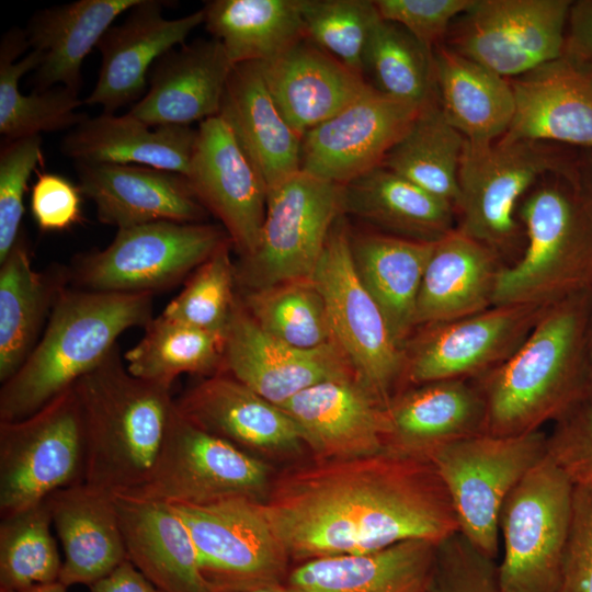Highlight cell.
Segmentation results:
<instances>
[{
    "label": "cell",
    "instance_id": "9",
    "mask_svg": "<svg viewBox=\"0 0 592 592\" xmlns=\"http://www.w3.org/2000/svg\"><path fill=\"white\" fill-rule=\"evenodd\" d=\"M86 439L73 387L33 414L0 421V516L84 482Z\"/></svg>",
    "mask_w": 592,
    "mask_h": 592
},
{
    "label": "cell",
    "instance_id": "21",
    "mask_svg": "<svg viewBox=\"0 0 592 592\" xmlns=\"http://www.w3.org/2000/svg\"><path fill=\"white\" fill-rule=\"evenodd\" d=\"M281 408L298 425L312 458L346 459L384 451L386 402L357 374L311 386Z\"/></svg>",
    "mask_w": 592,
    "mask_h": 592
},
{
    "label": "cell",
    "instance_id": "56",
    "mask_svg": "<svg viewBox=\"0 0 592 592\" xmlns=\"http://www.w3.org/2000/svg\"><path fill=\"white\" fill-rule=\"evenodd\" d=\"M592 405V317L584 350V400Z\"/></svg>",
    "mask_w": 592,
    "mask_h": 592
},
{
    "label": "cell",
    "instance_id": "22",
    "mask_svg": "<svg viewBox=\"0 0 592 592\" xmlns=\"http://www.w3.org/2000/svg\"><path fill=\"white\" fill-rule=\"evenodd\" d=\"M509 82L515 111L501 138L592 149V61L563 52Z\"/></svg>",
    "mask_w": 592,
    "mask_h": 592
},
{
    "label": "cell",
    "instance_id": "29",
    "mask_svg": "<svg viewBox=\"0 0 592 592\" xmlns=\"http://www.w3.org/2000/svg\"><path fill=\"white\" fill-rule=\"evenodd\" d=\"M127 559L162 592H212L197 551L173 504L114 494Z\"/></svg>",
    "mask_w": 592,
    "mask_h": 592
},
{
    "label": "cell",
    "instance_id": "18",
    "mask_svg": "<svg viewBox=\"0 0 592 592\" xmlns=\"http://www.w3.org/2000/svg\"><path fill=\"white\" fill-rule=\"evenodd\" d=\"M185 179L202 205L220 221L240 258L251 255L265 218L267 189L219 115L200 123Z\"/></svg>",
    "mask_w": 592,
    "mask_h": 592
},
{
    "label": "cell",
    "instance_id": "27",
    "mask_svg": "<svg viewBox=\"0 0 592 592\" xmlns=\"http://www.w3.org/2000/svg\"><path fill=\"white\" fill-rule=\"evenodd\" d=\"M259 64L280 112L301 136L339 113L371 86L362 73L307 37Z\"/></svg>",
    "mask_w": 592,
    "mask_h": 592
},
{
    "label": "cell",
    "instance_id": "25",
    "mask_svg": "<svg viewBox=\"0 0 592 592\" xmlns=\"http://www.w3.org/2000/svg\"><path fill=\"white\" fill-rule=\"evenodd\" d=\"M384 451L430 460L440 448L485 434L486 406L473 379L406 387L386 402Z\"/></svg>",
    "mask_w": 592,
    "mask_h": 592
},
{
    "label": "cell",
    "instance_id": "23",
    "mask_svg": "<svg viewBox=\"0 0 592 592\" xmlns=\"http://www.w3.org/2000/svg\"><path fill=\"white\" fill-rule=\"evenodd\" d=\"M164 2L140 0L127 18L111 26L99 41L101 66L94 89L83 101L100 105L103 113L137 100L148 83L150 68L167 52L182 45L189 34L204 23L203 10L178 19L162 14Z\"/></svg>",
    "mask_w": 592,
    "mask_h": 592
},
{
    "label": "cell",
    "instance_id": "40",
    "mask_svg": "<svg viewBox=\"0 0 592 592\" xmlns=\"http://www.w3.org/2000/svg\"><path fill=\"white\" fill-rule=\"evenodd\" d=\"M202 10L234 66L269 61L307 37L300 0H212Z\"/></svg>",
    "mask_w": 592,
    "mask_h": 592
},
{
    "label": "cell",
    "instance_id": "5",
    "mask_svg": "<svg viewBox=\"0 0 592 592\" xmlns=\"http://www.w3.org/2000/svg\"><path fill=\"white\" fill-rule=\"evenodd\" d=\"M544 180L520 206L526 247L499 271L493 306H545L592 288V198L580 162Z\"/></svg>",
    "mask_w": 592,
    "mask_h": 592
},
{
    "label": "cell",
    "instance_id": "12",
    "mask_svg": "<svg viewBox=\"0 0 592 592\" xmlns=\"http://www.w3.org/2000/svg\"><path fill=\"white\" fill-rule=\"evenodd\" d=\"M341 214V185L304 170L267 190L258 247L235 265L237 287L243 292L310 280Z\"/></svg>",
    "mask_w": 592,
    "mask_h": 592
},
{
    "label": "cell",
    "instance_id": "15",
    "mask_svg": "<svg viewBox=\"0 0 592 592\" xmlns=\"http://www.w3.org/2000/svg\"><path fill=\"white\" fill-rule=\"evenodd\" d=\"M570 0H475L448 47L505 79L563 54Z\"/></svg>",
    "mask_w": 592,
    "mask_h": 592
},
{
    "label": "cell",
    "instance_id": "38",
    "mask_svg": "<svg viewBox=\"0 0 592 592\" xmlns=\"http://www.w3.org/2000/svg\"><path fill=\"white\" fill-rule=\"evenodd\" d=\"M433 62L439 103L449 124L469 143L501 138L515 111L509 79L441 44Z\"/></svg>",
    "mask_w": 592,
    "mask_h": 592
},
{
    "label": "cell",
    "instance_id": "30",
    "mask_svg": "<svg viewBox=\"0 0 592 592\" xmlns=\"http://www.w3.org/2000/svg\"><path fill=\"white\" fill-rule=\"evenodd\" d=\"M218 115L235 134L267 190L301 170L303 136L280 112L259 62L234 66Z\"/></svg>",
    "mask_w": 592,
    "mask_h": 592
},
{
    "label": "cell",
    "instance_id": "55",
    "mask_svg": "<svg viewBox=\"0 0 592 592\" xmlns=\"http://www.w3.org/2000/svg\"><path fill=\"white\" fill-rule=\"evenodd\" d=\"M88 588L89 592H162L145 578L129 560Z\"/></svg>",
    "mask_w": 592,
    "mask_h": 592
},
{
    "label": "cell",
    "instance_id": "3",
    "mask_svg": "<svg viewBox=\"0 0 592 592\" xmlns=\"http://www.w3.org/2000/svg\"><path fill=\"white\" fill-rule=\"evenodd\" d=\"M86 439V485L126 494L149 478L175 408L171 388L132 375L116 345L72 386Z\"/></svg>",
    "mask_w": 592,
    "mask_h": 592
},
{
    "label": "cell",
    "instance_id": "35",
    "mask_svg": "<svg viewBox=\"0 0 592 592\" xmlns=\"http://www.w3.org/2000/svg\"><path fill=\"white\" fill-rule=\"evenodd\" d=\"M70 286L68 266H32L22 234L0 262V382L25 362L47 325L60 294Z\"/></svg>",
    "mask_w": 592,
    "mask_h": 592
},
{
    "label": "cell",
    "instance_id": "47",
    "mask_svg": "<svg viewBox=\"0 0 592 592\" xmlns=\"http://www.w3.org/2000/svg\"><path fill=\"white\" fill-rule=\"evenodd\" d=\"M300 13L307 38L362 73L365 46L382 20L375 1L300 0Z\"/></svg>",
    "mask_w": 592,
    "mask_h": 592
},
{
    "label": "cell",
    "instance_id": "20",
    "mask_svg": "<svg viewBox=\"0 0 592 592\" xmlns=\"http://www.w3.org/2000/svg\"><path fill=\"white\" fill-rule=\"evenodd\" d=\"M224 373L278 407L319 383L357 374L335 342L304 350L270 335L239 297L226 330Z\"/></svg>",
    "mask_w": 592,
    "mask_h": 592
},
{
    "label": "cell",
    "instance_id": "13",
    "mask_svg": "<svg viewBox=\"0 0 592 592\" xmlns=\"http://www.w3.org/2000/svg\"><path fill=\"white\" fill-rule=\"evenodd\" d=\"M311 280L323 297L335 343L387 402L400 389L403 350L355 269L345 215L333 223Z\"/></svg>",
    "mask_w": 592,
    "mask_h": 592
},
{
    "label": "cell",
    "instance_id": "37",
    "mask_svg": "<svg viewBox=\"0 0 592 592\" xmlns=\"http://www.w3.org/2000/svg\"><path fill=\"white\" fill-rule=\"evenodd\" d=\"M341 212L419 241H437L455 228L451 203L382 166L341 185Z\"/></svg>",
    "mask_w": 592,
    "mask_h": 592
},
{
    "label": "cell",
    "instance_id": "11",
    "mask_svg": "<svg viewBox=\"0 0 592 592\" xmlns=\"http://www.w3.org/2000/svg\"><path fill=\"white\" fill-rule=\"evenodd\" d=\"M276 471L274 465L198 428L175 407L148 480L126 496L187 505L231 499L264 502Z\"/></svg>",
    "mask_w": 592,
    "mask_h": 592
},
{
    "label": "cell",
    "instance_id": "16",
    "mask_svg": "<svg viewBox=\"0 0 592 592\" xmlns=\"http://www.w3.org/2000/svg\"><path fill=\"white\" fill-rule=\"evenodd\" d=\"M547 305L492 306L456 320L421 327L403 348L400 389L446 379H475L527 338Z\"/></svg>",
    "mask_w": 592,
    "mask_h": 592
},
{
    "label": "cell",
    "instance_id": "53",
    "mask_svg": "<svg viewBox=\"0 0 592 592\" xmlns=\"http://www.w3.org/2000/svg\"><path fill=\"white\" fill-rule=\"evenodd\" d=\"M81 191L69 179L49 172L37 174L32 186L31 212L43 231H61L81 218Z\"/></svg>",
    "mask_w": 592,
    "mask_h": 592
},
{
    "label": "cell",
    "instance_id": "58",
    "mask_svg": "<svg viewBox=\"0 0 592 592\" xmlns=\"http://www.w3.org/2000/svg\"><path fill=\"white\" fill-rule=\"evenodd\" d=\"M67 589L68 588L58 581L49 584L37 585L24 592H67Z\"/></svg>",
    "mask_w": 592,
    "mask_h": 592
},
{
    "label": "cell",
    "instance_id": "1",
    "mask_svg": "<svg viewBox=\"0 0 592 592\" xmlns=\"http://www.w3.org/2000/svg\"><path fill=\"white\" fill-rule=\"evenodd\" d=\"M262 505L293 563L413 539L440 544L458 533L433 463L387 451L283 466Z\"/></svg>",
    "mask_w": 592,
    "mask_h": 592
},
{
    "label": "cell",
    "instance_id": "49",
    "mask_svg": "<svg viewBox=\"0 0 592 592\" xmlns=\"http://www.w3.org/2000/svg\"><path fill=\"white\" fill-rule=\"evenodd\" d=\"M431 592H502L497 562L456 533L439 544Z\"/></svg>",
    "mask_w": 592,
    "mask_h": 592
},
{
    "label": "cell",
    "instance_id": "48",
    "mask_svg": "<svg viewBox=\"0 0 592 592\" xmlns=\"http://www.w3.org/2000/svg\"><path fill=\"white\" fill-rule=\"evenodd\" d=\"M42 160V137L8 140L0 151V262L21 235L27 182Z\"/></svg>",
    "mask_w": 592,
    "mask_h": 592
},
{
    "label": "cell",
    "instance_id": "26",
    "mask_svg": "<svg viewBox=\"0 0 592 592\" xmlns=\"http://www.w3.org/2000/svg\"><path fill=\"white\" fill-rule=\"evenodd\" d=\"M232 68L214 37L182 44L155 62L147 93L127 113L153 127L190 126L217 116Z\"/></svg>",
    "mask_w": 592,
    "mask_h": 592
},
{
    "label": "cell",
    "instance_id": "31",
    "mask_svg": "<svg viewBox=\"0 0 592 592\" xmlns=\"http://www.w3.org/2000/svg\"><path fill=\"white\" fill-rule=\"evenodd\" d=\"M48 501L64 551L59 582L66 588L90 587L128 560L114 494L80 483Z\"/></svg>",
    "mask_w": 592,
    "mask_h": 592
},
{
    "label": "cell",
    "instance_id": "39",
    "mask_svg": "<svg viewBox=\"0 0 592 592\" xmlns=\"http://www.w3.org/2000/svg\"><path fill=\"white\" fill-rule=\"evenodd\" d=\"M25 31L12 27L0 43V133L8 140L73 128L88 116L77 109L84 103L75 92L58 86L45 91L23 94L19 90L20 79L36 70L43 55L31 50Z\"/></svg>",
    "mask_w": 592,
    "mask_h": 592
},
{
    "label": "cell",
    "instance_id": "59",
    "mask_svg": "<svg viewBox=\"0 0 592 592\" xmlns=\"http://www.w3.org/2000/svg\"><path fill=\"white\" fill-rule=\"evenodd\" d=\"M237 592H292V591L285 583H278V584H271V585L260 587V588L246 590V591H237Z\"/></svg>",
    "mask_w": 592,
    "mask_h": 592
},
{
    "label": "cell",
    "instance_id": "36",
    "mask_svg": "<svg viewBox=\"0 0 592 592\" xmlns=\"http://www.w3.org/2000/svg\"><path fill=\"white\" fill-rule=\"evenodd\" d=\"M435 242L350 229L355 269L402 350L415 329L418 294Z\"/></svg>",
    "mask_w": 592,
    "mask_h": 592
},
{
    "label": "cell",
    "instance_id": "57",
    "mask_svg": "<svg viewBox=\"0 0 592 592\" xmlns=\"http://www.w3.org/2000/svg\"><path fill=\"white\" fill-rule=\"evenodd\" d=\"M580 171L583 184L592 198V159L581 161Z\"/></svg>",
    "mask_w": 592,
    "mask_h": 592
},
{
    "label": "cell",
    "instance_id": "54",
    "mask_svg": "<svg viewBox=\"0 0 592 592\" xmlns=\"http://www.w3.org/2000/svg\"><path fill=\"white\" fill-rule=\"evenodd\" d=\"M563 52L592 61V0L572 1Z\"/></svg>",
    "mask_w": 592,
    "mask_h": 592
},
{
    "label": "cell",
    "instance_id": "41",
    "mask_svg": "<svg viewBox=\"0 0 592 592\" xmlns=\"http://www.w3.org/2000/svg\"><path fill=\"white\" fill-rule=\"evenodd\" d=\"M464 144L465 138L449 124L436 98L419 110L380 166L455 208Z\"/></svg>",
    "mask_w": 592,
    "mask_h": 592
},
{
    "label": "cell",
    "instance_id": "2",
    "mask_svg": "<svg viewBox=\"0 0 592 592\" xmlns=\"http://www.w3.org/2000/svg\"><path fill=\"white\" fill-rule=\"evenodd\" d=\"M592 288L545 307L503 363L473 379L486 406L485 434L514 436L542 430L584 400V350Z\"/></svg>",
    "mask_w": 592,
    "mask_h": 592
},
{
    "label": "cell",
    "instance_id": "45",
    "mask_svg": "<svg viewBox=\"0 0 592 592\" xmlns=\"http://www.w3.org/2000/svg\"><path fill=\"white\" fill-rule=\"evenodd\" d=\"M48 498L0 522V592L58 582L62 568Z\"/></svg>",
    "mask_w": 592,
    "mask_h": 592
},
{
    "label": "cell",
    "instance_id": "6",
    "mask_svg": "<svg viewBox=\"0 0 592 592\" xmlns=\"http://www.w3.org/2000/svg\"><path fill=\"white\" fill-rule=\"evenodd\" d=\"M229 242L221 225L207 223L161 220L117 229L104 249L76 255L68 266L70 286L155 295L189 277Z\"/></svg>",
    "mask_w": 592,
    "mask_h": 592
},
{
    "label": "cell",
    "instance_id": "7",
    "mask_svg": "<svg viewBox=\"0 0 592 592\" xmlns=\"http://www.w3.org/2000/svg\"><path fill=\"white\" fill-rule=\"evenodd\" d=\"M572 162L546 143L465 140L455 204L457 228L500 257L511 253L521 238V226L514 217L517 201L539 179Z\"/></svg>",
    "mask_w": 592,
    "mask_h": 592
},
{
    "label": "cell",
    "instance_id": "10",
    "mask_svg": "<svg viewBox=\"0 0 592 592\" xmlns=\"http://www.w3.org/2000/svg\"><path fill=\"white\" fill-rule=\"evenodd\" d=\"M573 483L546 456L514 487L499 516L502 592H557L568 537Z\"/></svg>",
    "mask_w": 592,
    "mask_h": 592
},
{
    "label": "cell",
    "instance_id": "4",
    "mask_svg": "<svg viewBox=\"0 0 592 592\" xmlns=\"http://www.w3.org/2000/svg\"><path fill=\"white\" fill-rule=\"evenodd\" d=\"M152 310V294L67 287L29 357L1 384L0 421L24 419L72 387L107 356L124 331L145 328Z\"/></svg>",
    "mask_w": 592,
    "mask_h": 592
},
{
    "label": "cell",
    "instance_id": "34",
    "mask_svg": "<svg viewBox=\"0 0 592 592\" xmlns=\"http://www.w3.org/2000/svg\"><path fill=\"white\" fill-rule=\"evenodd\" d=\"M140 0H78L36 12L25 31L29 46L43 55L34 70L35 91L62 86L79 92L84 58L112 22Z\"/></svg>",
    "mask_w": 592,
    "mask_h": 592
},
{
    "label": "cell",
    "instance_id": "17",
    "mask_svg": "<svg viewBox=\"0 0 592 592\" xmlns=\"http://www.w3.org/2000/svg\"><path fill=\"white\" fill-rule=\"evenodd\" d=\"M174 402L198 428L272 465L310 456L298 425L281 407L226 373L202 377Z\"/></svg>",
    "mask_w": 592,
    "mask_h": 592
},
{
    "label": "cell",
    "instance_id": "28",
    "mask_svg": "<svg viewBox=\"0 0 592 592\" xmlns=\"http://www.w3.org/2000/svg\"><path fill=\"white\" fill-rule=\"evenodd\" d=\"M439 544L413 539L357 555L293 563L292 592H431Z\"/></svg>",
    "mask_w": 592,
    "mask_h": 592
},
{
    "label": "cell",
    "instance_id": "33",
    "mask_svg": "<svg viewBox=\"0 0 592 592\" xmlns=\"http://www.w3.org/2000/svg\"><path fill=\"white\" fill-rule=\"evenodd\" d=\"M197 129L186 125L149 126L128 113L87 117L61 141L75 162L138 164L186 175Z\"/></svg>",
    "mask_w": 592,
    "mask_h": 592
},
{
    "label": "cell",
    "instance_id": "46",
    "mask_svg": "<svg viewBox=\"0 0 592 592\" xmlns=\"http://www.w3.org/2000/svg\"><path fill=\"white\" fill-rule=\"evenodd\" d=\"M231 248V242L226 243L203 262L161 314L196 328L226 333L238 297Z\"/></svg>",
    "mask_w": 592,
    "mask_h": 592
},
{
    "label": "cell",
    "instance_id": "32",
    "mask_svg": "<svg viewBox=\"0 0 592 592\" xmlns=\"http://www.w3.org/2000/svg\"><path fill=\"white\" fill-rule=\"evenodd\" d=\"M500 255L454 228L439 239L418 294L415 328L464 318L493 306Z\"/></svg>",
    "mask_w": 592,
    "mask_h": 592
},
{
    "label": "cell",
    "instance_id": "51",
    "mask_svg": "<svg viewBox=\"0 0 592 592\" xmlns=\"http://www.w3.org/2000/svg\"><path fill=\"white\" fill-rule=\"evenodd\" d=\"M475 0H375L383 20L397 23L430 49Z\"/></svg>",
    "mask_w": 592,
    "mask_h": 592
},
{
    "label": "cell",
    "instance_id": "14",
    "mask_svg": "<svg viewBox=\"0 0 592 592\" xmlns=\"http://www.w3.org/2000/svg\"><path fill=\"white\" fill-rule=\"evenodd\" d=\"M263 502L231 499L207 505L173 504L197 551L212 592H237L285 583L293 566Z\"/></svg>",
    "mask_w": 592,
    "mask_h": 592
},
{
    "label": "cell",
    "instance_id": "42",
    "mask_svg": "<svg viewBox=\"0 0 592 592\" xmlns=\"http://www.w3.org/2000/svg\"><path fill=\"white\" fill-rule=\"evenodd\" d=\"M226 333L196 328L160 314L124 355L135 377L172 388L181 374L208 377L224 373Z\"/></svg>",
    "mask_w": 592,
    "mask_h": 592
},
{
    "label": "cell",
    "instance_id": "19",
    "mask_svg": "<svg viewBox=\"0 0 592 592\" xmlns=\"http://www.w3.org/2000/svg\"><path fill=\"white\" fill-rule=\"evenodd\" d=\"M372 86L303 136L301 170L343 185L382 164L419 110Z\"/></svg>",
    "mask_w": 592,
    "mask_h": 592
},
{
    "label": "cell",
    "instance_id": "43",
    "mask_svg": "<svg viewBox=\"0 0 592 592\" xmlns=\"http://www.w3.org/2000/svg\"><path fill=\"white\" fill-rule=\"evenodd\" d=\"M362 73L379 92L418 107L437 98L433 50L390 21L382 19L374 27Z\"/></svg>",
    "mask_w": 592,
    "mask_h": 592
},
{
    "label": "cell",
    "instance_id": "44",
    "mask_svg": "<svg viewBox=\"0 0 592 592\" xmlns=\"http://www.w3.org/2000/svg\"><path fill=\"white\" fill-rule=\"evenodd\" d=\"M238 297L266 333L288 345L312 350L335 342L323 297L311 278L243 291Z\"/></svg>",
    "mask_w": 592,
    "mask_h": 592
},
{
    "label": "cell",
    "instance_id": "24",
    "mask_svg": "<svg viewBox=\"0 0 592 592\" xmlns=\"http://www.w3.org/2000/svg\"><path fill=\"white\" fill-rule=\"evenodd\" d=\"M78 186L102 224L128 228L153 221L206 223L207 209L184 175L138 164L76 162Z\"/></svg>",
    "mask_w": 592,
    "mask_h": 592
},
{
    "label": "cell",
    "instance_id": "52",
    "mask_svg": "<svg viewBox=\"0 0 592 592\" xmlns=\"http://www.w3.org/2000/svg\"><path fill=\"white\" fill-rule=\"evenodd\" d=\"M557 592H592V485H574Z\"/></svg>",
    "mask_w": 592,
    "mask_h": 592
},
{
    "label": "cell",
    "instance_id": "50",
    "mask_svg": "<svg viewBox=\"0 0 592 592\" xmlns=\"http://www.w3.org/2000/svg\"><path fill=\"white\" fill-rule=\"evenodd\" d=\"M547 456L573 485H592V405L580 401L555 421Z\"/></svg>",
    "mask_w": 592,
    "mask_h": 592
},
{
    "label": "cell",
    "instance_id": "8",
    "mask_svg": "<svg viewBox=\"0 0 592 592\" xmlns=\"http://www.w3.org/2000/svg\"><path fill=\"white\" fill-rule=\"evenodd\" d=\"M547 456L542 430L514 436L479 434L448 444L430 458L452 500L462 534L497 559L499 516L514 487Z\"/></svg>",
    "mask_w": 592,
    "mask_h": 592
}]
</instances>
